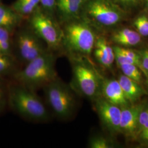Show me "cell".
Listing matches in <instances>:
<instances>
[{
  "label": "cell",
  "mask_w": 148,
  "mask_h": 148,
  "mask_svg": "<svg viewBox=\"0 0 148 148\" xmlns=\"http://www.w3.org/2000/svg\"><path fill=\"white\" fill-rule=\"evenodd\" d=\"M119 66L123 75L140 84L142 81V72L137 65L132 64H122L119 65Z\"/></svg>",
  "instance_id": "obj_19"
},
{
  "label": "cell",
  "mask_w": 148,
  "mask_h": 148,
  "mask_svg": "<svg viewBox=\"0 0 148 148\" xmlns=\"http://www.w3.org/2000/svg\"><path fill=\"white\" fill-rule=\"evenodd\" d=\"M88 146L90 148H111L113 145L111 142L101 136H95L89 140Z\"/></svg>",
  "instance_id": "obj_22"
},
{
  "label": "cell",
  "mask_w": 148,
  "mask_h": 148,
  "mask_svg": "<svg viewBox=\"0 0 148 148\" xmlns=\"http://www.w3.org/2000/svg\"><path fill=\"white\" fill-rule=\"evenodd\" d=\"M87 0H56L55 13L60 24L80 18L82 7Z\"/></svg>",
  "instance_id": "obj_11"
},
{
  "label": "cell",
  "mask_w": 148,
  "mask_h": 148,
  "mask_svg": "<svg viewBox=\"0 0 148 148\" xmlns=\"http://www.w3.org/2000/svg\"><path fill=\"white\" fill-rule=\"evenodd\" d=\"M24 17L19 14L12 7L0 2V27L12 32L19 26Z\"/></svg>",
  "instance_id": "obj_15"
},
{
  "label": "cell",
  "mask_w": 148,
  "mask_h": 148,
  "mask_svg": "<svg viewBox=\"0 0 148 148\" xmlns=\"http://www.w3.org/2000/svg\"><path fill=\"white\" fill-rule=\"evenodd\" d=\"M112 47L115 53V59L118 65L122 64H134L144 74L140 57L138 53H136L131 49L120 46H114Z\"/></svg>",
  "instance_id": "obj_17"
},
{
  "label": "cell",
  "mask_w": 148,
  "mask_h": 148,
  "mask_svg": "<svg viewBox=\"0 0 148 148\" xmlns=\"http://www.w3.org/2000/svg\"><path fill=\"white\" fill-rule=\"evenodd\" d=\"M138 54L140 57L141 63L144 74L147 76L148 74V50L140 51Z\"/></svg>",
  "instance_id": "obj_26"
},
{
  "label": "cell",
  "mask_w": 148,
  "mask_h": 148,
  "mask_svg": "<svg viewBox=\"0 0 148 148\" xmlns=\"http://www.w3.org/2000/svg\"><path fill=\"white\" fill-rule=\"evenodd\" d=\"M137 32L142 36H148V16L142 14L137 16L133 22Z\"/></svg>",
  "instance_id": "obj_20"
},
{
  "label": "cell",
  "mask_w": 148,
  "mask_h": 148,
  "mask_svg": "<svg viewBox=\"0 0 148 148\" xmlns=\"http://www.w3.org/2000/svg\"><path fill=\"white\" fill-rule=\"evenodd\" d=\"M40 6V0H16L11 6L23 17H29Z\"/></svg>",
  "instance_id": "obj_18"
},
{
  "label": "cell",
  "mask_w": 148,
  "mask_h": 148,
  "mask_svg": "<svg viewBox=\"0 0 148 148\" xmlns=\"http://www.w3.org/2000/svg\"><path fill=\"white\" fill-rule=\"evenodd\" d=\"M62 47L70 57H83L92 53L97 36L93 27L81 18L60 24Z\"/></svg>",
  "instance_id": "obj_2"
},
{
  "label": "cell",
  "mask_w": 148,
  "mask_h": 148,
  "mask_svg": "<svg viewBox=\"0 0 148 148\" xmlns=\"http://www.w3.org/2000/svg\"><path fill=\"white\" fill-rule=\"evenodd\" d=\"M16 46L19 58L25 65L49 50L30 28L23 29L18 33Z\"/></svg>",
  "instance_id": "obj_8"
},
{
  "label": "cell",
  "mask_w": 148,
  "mask_h": 148,
  "mask_svg": "<svg viewBox=\"0 0 148 148\" xmlns=\"http://www.w3.org/2000/svg\"><path fill=\"white\" fill-rule=\"evenodd\" d=\"M8 30L0 27V42L11 40V33Z\"/></svg>",
  "instance_id": "obj_28"
},
{
  "label": "cell",
  "mask_w": 148,
  "mask_h": 148,
  "mask_svg": "<svg viewBox=\"0 0 148 148\" xmlns=\"http://www.w3.org/2000/svg\"><path fill=\"white\" fill-rule=\"evenodd\" d=\"M125 13L113 0H87L79 18L91 27L103 29L116 25L123 19Z\"/></svg>",
  "instance_id": "obj_4"
},
{
  "label": "cell",
  "mask_w": 148,
  "mask_h": 148,
  "mask_svg": "<svg viewBox=\"0 0 148 148\" xmlns=\"http://www.w3.org/2000/svg\"><path fill=\"white\" fill-rule=\"evenodd\" d=\"M6 101V90L5 85L0 79V112L5 107Z\"/></svg>",
  "instance_id": "obj_27"
},
{
  "label": "cell",
  "mask_w": 148,
  "mask_h": 148,
  "mask_svg": "<svg viewBox=\"0 0 148 148\" xmlns=\"http://www.w3.org/2000/svg\"><path fill=\"white\" fill-rule=\"evenodd\" d=\"M14 62L11 56L0 54V75L11 73L14 68Z\"/></svg>",
  "instance_id": "obj_21"
},
{
  "label": "cell",
  "mask_w": 148,
  "mask_h": 148,
  "mask_svg": "<svg viewBox=\"0 0 148 148\" xmlns=\"http://www.w3.org/2000/svg\"><path fill=\"white\" fill-rule=\"evenodd\" d=\"M92 52L96 61L106 69L110 68L115 60L113 47L105 37H97Z\"/></svg>",
  "instance_id": "obj_13"
},
{
  "label": "cell",
  "mask_w": 148,
  "mask_h": 148,
  "mask_svg": "<svg viewBox=\"0 0 148 148\" xmlns=\"http://www.w3.org/2000/svg\"><path fill=\"white\" fill-rule=\"evenodd\" d=\"M95 101V110L103 126L112 133H120L121 108L101 97Z\"/></svg>",
  "instance_id": "obj_9"
},
{
  "label": "cell",
  "mask_w": 148,
  "mask_h": 148,
  "mask_svg": "<svg viewBox=\"0 0 148 148\" xmlns=\"http://www.w3.org/2000/svg\"><path fill=\"white\" fill-rule=\"evenodd\" d=\"M56 63V57L53 51L48 50L16 72L14 78L18 84L35 91L58 77Z\"/></svg>",
  "instance_id": "obj_1"
},
{
  "label": "cell",
  "mask_w": 148,
  "mask_h": 148,
  "mask_svg": "<svg viewBox=\"0 0 148 148\" xmlns=\"http://www.w3.org/2000/svg\"><path fill=\"white\" fill-rule=\"evenodd\" d=\"M8 93L11 107L23 118L38 123L51 120L50 112L35 90L18 84L11 87Z\"/></svg>",
  "instance_id": "obj_3"
},
{
  "label": "cell",
  "mask_w": 148,
  "mask_h": 148,
  "mask_svg": "<svg viewBox=\"0 0 148 148\" xmlns=\"http://www.w3.org/2000/svg\"><path fill=\"white\" fill-rule=\"evenodd\" d=\"M122 8L130 10L134 8L139 5L141 0H113Z\"/></svg>",
  "instance_id": "obj_25"
},
{
  "label": "cell",
  "mask_w": 148,
  "mask_h": 148,
  "mask_svg": "<svg viewBox=\"0 0 148 148\" xmlns=\"http://www.w3.org/2000/svg\"><path fill=\"white\" fill-rule=\"evenodd\" d=\"M137 137L143 144L148 146V128L139 133Z\"/></svg>",
  "instance_id": "obj_29"
},
{
  "label": "cell",
  "mask_w": 148,
  "mask_h": 148,
  "mask_svg": "<svg viewBox=\"0 0 148 148\" xmlns=\"http://www.w3.org/2000/svg\"><path fill=\"white\" fill-rule=\"evenodd\" d=\"M148 128V106L143 108L139 114L138 135L143 130ZM137 135V136H138Z\"/></svg>",
  "instance_id": "obj_23"
},
{
  "label": "cell",
  "mask_w": 148,
  "mask_h": 148,
  "mask_svg": "<svg viewBox=\"0 0 148 148\" xmlns=\"http://www.w3.org/2000/svg\"><path fill=\"white\" fill-rule=\"evenodd\" d=\"M30 28L40 37L51 51L62 47V26L54 16L39 6L29 16Z\"/></svg>",
  "instance_id": "obj_7"
},
{
  "label": "cell",
  "mask_w": 148,
  "mask_h": 148,
  "mask_svg": "<svg viewBox=\"0 0 148 148\" xmlns=\"http://www.w3.org/2000/svg\"><path fill=\"white\" fill-rule=\"evenodd\" d=\"M43 89L47 104L55 116L64 121L73 117L76 102L74 91L70 85L58 77Z\"/></svg>",
  "instance_id": "obj_5"
},
{
  "label": "cell",
  "mask_w": 148,
  "mask_h": 148,
  "mask_svg": "<svg viewBox=\"0 0 148 148\" xmlns=\"http://www.w3.org/2000/svg\"><path fill=\"white\" fill-rule=\"evenodd\" d=\"M118 81L126 98L131 104H134L143 95L146 94V92L140 84L123 74L119 76Z\"/></svg>",
  "instance_id": "obj_14"
},
{
  "label": "cell",
  "mask_w": 148,
  "mask_h": 148,
  "mask_svg": "<svg viewBox=\"0 0 148 148\" xmlns=\"http://www.w3.org/2000/svg\"><path fill=\"white\" fill-rule=\"evenodd\" d=\"M121 108L120 133L127 137H137L139 114L144 106L137 104Z\"/></svg>",
  "instance_id": "obj_10"
},
{
  "label": "cell",
  "mask_w": 148,
  "mask_h": 148,
  "mask_svg": "<svg viewBox=\"0 0 148 148\" xmlns=\"http://www.w3.org/2000/svg\"><path fill=\"white\" fill-rule=\"evenodd\" d=\"M72 64V79L70 86L81 95L95 100L101 97V79L82 57H70Z\"/></svg>",
  "instance_id": "obj_6"
},
{
  "label": "cell",
  "mask_w": 148,
  "mask_h": 148,
  "mask_svg": "<svg viewBox=\"0 0 148 148\" xmlns=\"http://www.w3.org/2000/svg\"><path fill=\"white\" fill-rule=\"evenodd\" d=\"M56 0H40V6L43 10L54 16Z\"/></svg>",
  "instance_id": "obj_24"
},
{
  "label": "cell",
  "mask_w": 148,
  "mask_h": 148,
  "mask_svg": "<svg viewBox=\"0 0 148 148\" xmlns=\"http://www.w3.org/2000/svg\"><path fill=\"white\" fill-rule=\"evenodd\" d=\"M144 5L146 7V9L148 11V0H144Z\"/></svg>",
  "instance_id": "obj_30"
},
{
  "label": "cell",
  "mask_w": 148,
  "mask_h": 148,
  "mask_svg": "<svg viewBox=\"0 0 148 148\" xmlns=\"http://www.w3.org/2000/svg\"><path fill=\"white\" fill-rule=\"evenodd\" d=\"M147 85H148V74L147 75Z\"/></svg>",
  "instance_id": "obj_31"
},
{
  "label": "cell",
  "mask_w": 148,
  "mask_h": 148,
  "mask_svg": "<svg viewBox=\"0 0 148 148\" xmlns=\"http://www.w3.org/2000/svg\"><path fill=\"white\" fill-rule=\"evenodd\" d=\"M141 36L136 31L125 28L115 32L112 35V40L122 46H135L141 41Z\"/></svg>",
  "instance_id": "obj_16"
},
{
  "label": "cell",
  "mask_w": 148,
  "mask_h": 148,
  "mask_svg": "<svg viewBox=\"0 0 148 148\" xmlns=\"http://www.w3.org/2000/svg\"><path fill=\"white\" fill-rule=\"evenodd\" d=\"M101 97L106 101L120 108L130 105L123 94L118 80L116 79H101Z\"/></svg>",
  "instance_id": "obj_12"
}]
</instances>
